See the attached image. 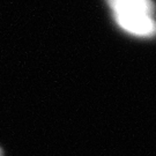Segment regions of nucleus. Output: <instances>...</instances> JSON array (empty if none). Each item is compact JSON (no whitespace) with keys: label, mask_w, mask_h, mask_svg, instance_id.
<instances>
[{"label":"nucleus","mask_w":156,"mask_h":156,"mask_svg":"<svg viewBox=\"0 0 156 156\" xmlns=\"http://www.w3.org/2000/svg\"><path fill=\"white\" fill-rule=\"evenodd\" d=\"M113 14L154 15L155 6L151 0H108Z\"/></svg>","instance_id":"f03ea898"},{"label":"nucleus","mask_w":156,"mask_h":156,"mask_svg":"<svg viewBox=\"0 0 156 156\" xmlns=\"http://www.w3.org/2000/svg\"><path fill=\"white\" fill-rule=\"evenodd\" d=\"M117 24L125 31L140 36L153 37L156 35V21L147 14H113Z\"/></svg>","instance_id":"f257e3e1"},{"label":"nucleus","mask_w":156,"mask_h":156,"mask_svg":"<svg viewBox=\"0 0 156 156\" xmlns=\"http://www.w3.org/2000/svg\"><path fill=\"white\" fill-rule=\"evenodd\" d=\"M0 156H2V151H1V149H0Z\"/></svg>","instance_id":"7ed1b4c3"}]
</instances>
